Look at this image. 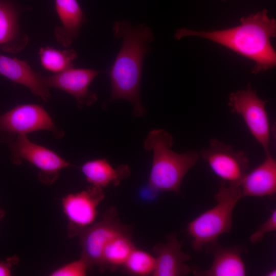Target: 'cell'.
<instances>
[{
  "label": "cell",
  "instance_id": "1",
  "mask_svg": "<svg viewBox=\"0 0 276 276\" xmlns=\"http://www.w3.org/2000/svg\"><path fill=\"white\" fill-rule=\"evenodd\" d=\"M112 32L122 43L109 70L111 91L104 106L116 100H125L132 105L134 116L142 117L146 110L140 97L141 80L144 59L154 39L153 31L145 24L133 25L127 20H116Z\"/></svg>",
  "mask_w": 276,
  "mask_h": 276
},
{
  "label": "cell",
  "instance_id": "2",
  "mask_svg": "<svg viewBox=\"0 0 276 276\" xmlns=\"http://www.w3.org/2000/svg\"><path fill=\"white\" fill-rule=\"evenodd\" d=\"M275 35V20L264 10L242 18L241 24L233 28L209 32L181 28L174 37H200L219 44L253 61L252 73L257 74L275 66L276 53L271 43Z\"/></svg>",
  "mask_w": 276,
  "mask_h": 276
},
{
  "label": "cell",
  "instance_id": "3",
  "mask_svg": "<svg viewBox=\"0 0 276 276\" xmlns=\"http://www.w3.org/2000/svg\"><path fill=\"white\" fill-rule=\"evenodd\" d=\"M173 144L170 133L155 129L147 134L144 147L153 154L149 186L156 191L179 193L185 176L196 164L199 155L195 151L178 153L171 149Z\"/></svg>",
  "mask_w": 276,
  "mask_h": 276
},
{
  "label": "cell",
  "instance_id": "4",
  "mask_svg": "<svg viewBox=\"0 0 276 276\" xmlns=\"http://www.w3.org/2000/svg\"><path fill=\"white\" fill-rule=\"evenodd\" d=\"M242 198L240 184L221 180L215 195L217 204L188 224L187 231L193 238L192 247L195 250H202L207 243L229 233L234 209Z\"/></svg>",
  "mask_w": 276,
  "mask_h": 276
},
{
  "label": "cell",
  "instance_id": "5",
  "mask_svg": "<svg viewBox=\"0 0 276 276\" xmlns=\"http://www.w3.org/2000/svg\"><path fill=\"white\" fill-rule=\"evenodd\" d=\"M40 130L52 132L57 139L64 135V131L55 125L48 112L39 105H20L0 114L1 143L9 144L18 135Z\"/></svg>",
  "mask_w": 276,
  "mask_h": 276
},
{
  "label": "cell",
  "instance_id": "6",
  "mask_svg": "<svg viewBox=\"0 0 276 276\" xmlns=\"http://www.w3.org/2000/svg\"><path fill=\"white\" fill-rule=\"evenodd\" d=\"M267 101L261 99L250 85L246 89L232 93L228 106L232 112L240 115L265 154L270 153L271 129L266 108Z\"/></svg>",
  "mask_w": 276,
  "mask_h": 276
},
{
  "label": "cell",
  "instance_id": "7",
  "mask_svg": "<svg viewBox=\"0 0 276 276\" xmlns=\"http://www.w3.org/2000/svg\"><path fill=\"white\" fill-rule=\"evenodd\" d=\"M9 144L12 163L19 165L26 160L33 164L40 171L39 180L46 185L53 183L61 170L72 166L52 150L31 142L27 135H18Z\"/></svg>",
  "mask_w": 276,
  "mask_h": 276
},
{
  "label": "cell",
  "instance_id": "8",
  "mask_svg": "<svg viewBox=\"0 0 276 276\" xmlns=\"http://www.w3.org/2000/svg\"><path fill=\"white\" fill-rule=\"evenodd\" d=\"M128 232L119 220L114 209L109 210L99 222L81 230L77 234L80 240L81 258L88 269L98 267L102 270V257L107 243L118 235Z\"/></svg>",
  "mask_w": 276,
  "mask_h": 276
},
{
  "label": "cell",
  "instance_id": "9",
  "mask_svg": "<svg viewBox=\"0 0 276 276\" xmlns=\"http://www.w3.org/2000/svg\"><path fill=\"white\" fill-rule=\"evenodd\" d=\"M200 156L221 180L228 183L240 184L248 172L249 161L246 154L216 139L210 140L209 148L201 150Z\"/></svg>",
  "mask_w": 276,
  "mask_h": 276
},
{
  "label": "cell",
  "instance_id": "10",
  "mask_svg": "<svg viewBox=\"0 0 276 276\" xmlns=\"http://www.w3.org/2000/svg\"><path fill=\"white\" fill-rule=\"evenodd\" d=\"M104 197L102 188L91 186L85 190L63 198L62 205L69 221L70 236H77L81 230L93 223L98 214L97 207Z\"/></svg>",
  "mask_w": 276,
  "mask_h": 276
},
{
  "label": "cell",
  "instance_id": "11",
  "mask_svg": "<svg viewBox=\"0 0 276 276\" xmlns=\"http://www.w3.org/2000/svg\"><path fill=\"white\" fill-rule=\"evenodd\" d=\"M101 72L90 68H68L55 75L45 77L44 82L48 88L62 90L72 96L80 108L89 106L98 100L97 95L90 91V84Z\"/></svg>",
  "mask_w": 276,
  "mask_h": 276
},
{
  "label": "cell",
  "instance_id": "12",
  "mask_svg": "<svg viewBox=\"0 0 276 276\" xmlns=\"http://www.w3.org/2000/svg\"><path fill=\"white\" fill-rule=\"evenodd\" d=\"M206 254L214 256L211 266L203 270L197 266L192 268V272L196 276H244L246 275L245 264L241 254L246 249L241 245L225 247L221 245L218 239L204 245Z\"/></svg>",
  "mask_w": 276,
  "mask_h": 276
},
{
  "label": "cell",
  "instance_id": "13",
  "mask_svg": "<svg viewBox=\"0 0 276 276\" xmlns=\"http://www.w3.org/2000/svg\"><path fill=\"white\" fill-rule=\"evenodd\" d=\"M165 244H159L152 250L157 256L156 266L152 275L154 276H182L192 272V269L186 262L190 256L181 250L183 241H179L175 235L167 238Z\"/></svg>",
  "mask_w": 276,
  "mask_h": 276
},
{
  "label": "cell",
  "instance_id": "14",
  "mask_svg": "<svg viewBox=\"0 0 276 276\" xmlns=\"http://www.w3.org/2000/svg\"><path fill=\"white\" fill-rule=\"evenodd\" d=\"M0 74L13 82L27 87L33 94L45 102L51 99L44 76L35 72L25 60L0 55Z\"/></svg>",
  "mask_w": 276,
  "mask_h": 276
},
{
  "label": "cell",
  "instance_id": "15",
  "mask_svg": "<svg viewBox=\"0 0 276 276\" xmlns=\"http://www.w3.org/2000/svg\"><path fill=\"white\" fill-rule=\"evenodd\" d=\"M243 197H265L276 193V161L270 153L260 165L248 172L240 183Z\"/></svg>",
  "mask_w": 276,
  "mask_h": 276
},
{
  "label": "cell",
  "instance_id": "16",
  "mask_svg": "<svg viewBox=\"0 0 276 276\" xmlns=\"http://www.w3.org/2000/svg\"><path fill=\"white\" fill-rule=\"evenodd\" d=\"M55 5L61 26L55 28V36L58 43L69 47L80 35L86 18L77 0H55Z\"/></svg>",
  "mask_w": 276,
  "mask_h": 276
},
{
  "label": "cell",
  "instance_id": "17",
  "mask_svg": "<svg viewBox=\"0 0 276 276\" xmlns=\"http://www.w3.org/2000/svg\"><path fill=\"white\" fill-rule=\"evenodd\" d=\"M19 17L9 4L0 2V49L11 53L21 51L28 44L29 37L20 30Z\"/></svg>",
  "mask_w": 276,
  "mask_h": 276
},
{
  "label": "cell",
  "instance_id": "18",
  "mask_svg": "<svg viewBox=\"0 0 276 276\" xmlns=\"http://www.w3.org/2000/svg\"><path fill=\"white\" fill-rule=\"evenodd\" d=\"M81 170L88 182L102 188L109 184L118 185L122 179L130 175L127 166L122 165L114 168L105 158L88 161L81 166Z\"/></svg>",
  "mask_w": 276,
  "mask_h": 276
},
{
  "label": "cell",
  "instance_id": "19",
  "mask_svg": "<svg viewBox=\"0 0 276 276\" xmlns=\"http://www.w3.org/2000/svg\"><path fill=\"white\" fill-rule=\"evenodd\" d=\"M128 232L120 234L110 240L102 252V270L105 267L114 269L123 265L134 248Z\"/></svg>",
  "mask_w": 276,
  "mask_h": 276
},
{
  "label": "cell",
  "instance_id": "20",
  "mask_svg": "<svg viewBox=\"0 0 276 276\" xmlns=\"http://www.w3.org/2000/svg\"><path fill=\"white\" fill-rule=\"evenodd\" d=\"M41 64L47 70L58 73L74 67L77 53L73 49L60 50L51 47L40 48L39 51Z\"/></svg>",
  "mask_w": 276,
  "mask_h": 276
},
{
  "label": "cell",
  "instance_id": "21",
  "mask_svg": "<svg viewBox=\"0 0 276 276\" xmlns=\"http://www.w3.org/2000/svg\"><path fill=\"white\" fill-rule=\"evenodd\" d=\"M123 266L128 273L136 275L153 273L156 266V258L149 253L134 248Z\"/></svg>",
  "mask_w": 276,
  "mask_h": 276
},
{
  "label": "cell",
  "instance_id": "22",
  "mask_svg": "<svg viewBox=\"0 0 276 276\" xmlns=\"http://www.w3.org/2000/svg\"><path fill=\"white\" fill-rule=\"evenodd\" d=\"M88 269L86 262L82 259L64 265L52 271L51 276H84Z\"/></svg>",
  "mask_w": 276,
  "mask_h": 276
},
{
  "label": "cell",
  "instance_id": "23",
  "mask_svg": "<svg viewBox=\"0 0 276 276\" xmlns=\"http://www.w3.org/2000/svg\"><path fill=\"white\" fill-rule=\"evenodd\" d=\"M276 230V211L274 210L268 219L249 237L250 242L256 244L262 241L264 236Z\"/></svg>",
  "mask_w": 276,
  "mask_h": 276
},
{
  "label": "cell",
  "instance_id": "24",
  "mask_svg": "<svg viewBox=\"0 0 276 276\" xmlns=\"http://www.w3.org/2000/svg\"><path fill=\"white\" fill-rule=\"evenodd\" d=\"M17 258H11L8 261L0 262V276H9L11 274V268L13 264L17 262Z\"/></svg>",
  "mask_w": 276,
  "mask_h": 276
},
{
  "label": "cell",
  "instance_id": "25",
  "mask_svg": "<svg viewBox=\"0 0 276 276\" xmlns=\"http://www.w3.org/2000/svg\"><path fill=\"white\" fill-rule=\"evenodd\" d=\"M266 275L268 276H275L276 275V270L275 269H273L270 271L268 273H267Z\"/></svg>",
  "mask_w": 276,
  "mask_h": 276
}]
</instances>
